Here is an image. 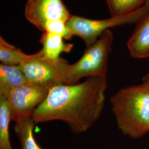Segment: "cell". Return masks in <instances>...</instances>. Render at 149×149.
<instances>
[{"label":"cell","mask_w":149,"mask_h":149,"mask_svg":"<svg viewBox=\"0 0 149 149\" xmlns=\"http://www.w3.org/2000/svg\"><path fill=\"white\" fill-rule=\"evenodd\" d=\"M51 88L27 84L11 91L6 97L11 121L26 116H32L34 112L45 100Z\"/></svg>","instance_id":"cell-5"},{"label":"cell","mask_w":149,"mask_h":149,"mask_svg":"<svg viewBox=\"0 0 149 149\" xmlns=\"http://www.w3.org/2000/svg\"><path fill=\"white\" fill-rule=\"evenodd\" d=\"M26 78L19 66L0 65V97H7L13 89L27 84Z\"/></svg>","instance_id":"cell-10"},{"label":"cell","mask_w":149,"mask_h":149,"mask_svg":"<svg viewBox=\"0 0 149 149\" xmlns=\"http://www.w3.org/2000/svg\"><path fill=\"white\" fill-rule=\"evenodd\" d=\"M38 52L34 54H27L20 48L8 43L0 37V61L1 64L7 65L19 66L32 60L37 56Z\"/></svg>","instance_id":"cell-12"},{"label":"cell","mask_w":149,"mask_h":149,"mask_svg":"<svg viewBox=\"0 0 149 149\" xmlns=\"http://www.w3.org/2000/svg\"><path fill=\"white\" fill-rule=\"evenodd\" d=\"M44 32L59 35L66 40H71L73 37L66 26V22L61 20L48 22L45 25Z\"/></svg>","instance_id":"cell-15"},{"label":"cell","mask_w":149,"mask_h":149,"mask_svg":"<svg viewBox=\"0 0 149 149\" xmlns=\"http://www.w3.org/2000/svg\"><path fill=\"white\" fill-rule=\"evenodd\" d=\"M11 115L7 99L0 97V149H13L9 133Z\"/></svg>","instance_id":"cell-13"},{"label":"cell","mask_w":149,"mask_h":149,"mask_svg":"<svg viewBox=\"0 0 149 149\" xmlns=\"http://www.w3.org/2000/svg\"><path fill=\"white\" fill-rule=\"evenodd\" d=\"M118 128L125 135L140 138L149 132V89L140 84L122 88L111 98Z\"/></svg>","instance_id":"cell-2"},{"label":"cell","mask_w":149,"mask_h":149,"mask_svg":"<svg viewBox=\"0 0 149 149\" xmlns=\"http://www.w3.org/2000/svg\"><path fill=\"white\" fill-rule=\"evenodd\" d=\"M64 38L59 35L47 32L42 33L39 42L43 45L42 50L44 56L51 61H57L62 53H70L74 45L65 43Z\"/></svg>","instance_id":"cell-9"},{"label":"cell","mask_w":149,"mask_h":149,"mask_svg":"<svg viewBox=\"0 0 149 149\" xmlns=\"http://www.w3.org/2000/svg\"><path fill=\"white\" fill-rule=\"evenodd\" d=\"M149 12V0L136 11L123 16L111 17L104 19L93 20L82 17L71 16L66 26L72 36L81 38L88 48L96 43L98 38L109 28L125 24L137 23Z\"/></svg>","instance_id":"cell-4"},{"label":"cell","mask_w":149,"mask_h":149,"mask_svg":"<svg viewBox=\"0 0 149 149\" xmlns=\"http://www.w3.org/2000/svg\"><path fill=\"white\" fill-rule=\"evenodd\" d=\"M148 0H106L112 17L123 16L136 11Z\"/></svg>","instance_id":"cell-14"},{"label":"cell","mask_w":149,"mask_h":149,"mask_svg":"<svg viewBox=\"0 0 149 149\" xmlns=\"http://www.w3.org/2000/svg\"><path fill=\"white\" fill-rule=\"evenodd\" d=\"M113 39L112 32L107 30L96 43L87 48L82 57L74 64H69L61 58L55 62L59 84H76L80 83L81 79L89 77L107 78L108 61L112 51Z\"/></svg>","instance_id":"cell-3"},{"label":"cell","mask_w":149,"mask_h":149,"mask_svg":"<svg viewBox=\"0 0 149 149\" xmlns=\"http://www.w3.org/2000/svg\"><path fill=\"white\" fill-rule=\"evenodd\" d=\"M19 67L26 78L27 84L45 86L51 88L59 84L55 62L45 58L42 49L38 52L36 57Z\"/></svg>","instance_id":"cell-7"},{"label":"cell","mask_w":149,"mask_h":149,"mask_svg":"<svg viewBox=\"0 0 149 149\" xmlns=\"http://www.w3.org/2000/svg\"><path fill=\"white\" fill-rule=\"evenodd\" d=\"M132 57L143 59L149 56V12L139 21L127 43Z\"/></svg>","instance_id":"cell-8"},{"label":"cell","mask_w":149,"mask_h":149,"mask_svg":"<svg viewBox=\"0 0 149 149\" xmlns=\"http://www.w3.org/2000/svg\"><path fill=\"white\" fill-rule=\"evenodd\" d=\"M107 78L89 77L74 85L52 87L32 116L36 124L60 120L74 134L88 131L104 108Z\"/></svg>","instance_id":"cell-1"},{"label":"cell","mask_w":149,"mask_h":149,"mask_svg":"<svg viewBox=\"0 0 149 149\" xmlns=\"http://www.w3.org/2000/svg\"><path fill=\"white\" fill-rule=\"evenodd\" d=\"M143 85L149 89V71L142 79V84Z\"/></svg>","instance_id":"cell-16"},{"label":"cell","mask_w":149,"mask_h":149,"mask_svg":"<svg viewBox=\"0 0 149 149\" xmlns=\"http://www.w3.org/2000/svg\"><path fill=\"white\" fill-rule=\"evenodd\" d=\"M24 16L43 33L48 22L56 20L67 22L72 15L61 0H28Z\"/></svg>","instance_id":"cell-6"},{"label":"cell","mask_w":149,"mask_h":149,"mask_svg":"<svg viewBox=\"0 0 149 149\" xmlns=\"http://www.w3.org/2000/svg\"><path fill=\"white\" fill-rule=\"evenodd\" d=\"M15 122L14 130L22 149H43L34 138L33 130L36 124L32 116L20 118Z\"/></svg>","instance_id":"cell-11"}]
</instances>
